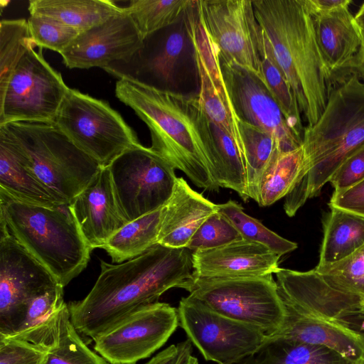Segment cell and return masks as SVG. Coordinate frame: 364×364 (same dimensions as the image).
<instances>
[{"label":"cell","instance_id":"32","mask_svg":"<svg viewBox=\"0 0 364 364\" xmlns=\"http://www.w3.org/2000/svg\"><path fill=\"white\" fill-rule=\"evenodd\" d=\"M191 2L192 0H132L124 9L144 40L174 24Z\"/></svg>","mask_w":364,"mask_h":364},{"label":"cell","instance_id":"20","mask_svg":"<svg viewBox=\"0 0 364 364\" xmlns=\"http://www.w3.org/2000/svg\"><path fill=\"white\" fill-rule=\"evenodd\" d=\"M282 256L259 243L241 239L193 252V275L199 277H251L273 274Z\"/></svg>","mask_w":364,"mask_h":364},{"label":"cell","instance_id":"5","mask_svg":"<svg viewBox=\"0 0 364 364\" xmlns=\"http://www.w3.org/2000/svg\"><path fill=\"white\" fill-rule=\"evenodd\" d=\"M0 222L65 287L87 267L92 250L69 204L46 206L0 192Z\"/></svg>","mask_w":364,"mask_h":364},{"label":"cell","instance_id":"42","mask_svg":"<svg viewBox=\"0 0 364 364\" xmlns=\"http://www.w3.org/2000/svg\"><path fill=\"white\" fill-rule=\"evenodd\" d=\"M328 206L364 217V181L345 191L333 193Z\"/></svg>","mask_w":364,"mask_h":364},{"label":"cell","instance_id":"1","mask_svg":"<svg viewBox=\"0 0 364 364\" xmlns=\"http://www.w3.org/2000/svg\"><path fill=\"white\" fill-rule=\"evenodd\" d=\"M115 95L146 124L153 151L183 172L197 187L219 191L223 166L211 122L198 95L120 79Z\"/></svg>","mask_w":364,"mask_h":364},{"label":"cell","instance_id":"29","mask_svg":"<svg viewBox=\"0 0 364 364\" xmlns=\"http://www.w3.org/2000/svg\"><path fill=\"white\" fill-rule=\"evenodd\" d=\"M243 162L250 198L257 199L259 185L269 165L280 154L277 139L267 132L239 119Z\"/></svg>","mask_w":364,"mask_h":364},{"label":"cell","instance_id":"6","mask_svg":"<svg viewBox=\"0 0 364 364\" xmlns=\"http://www.w3.org/2000/svg\"><path fill=\"white\" fill-rule=\"evenodd\" d=\"M0 135L61 204L70 203L102 168L54 123H10L0 126Z\"/></svg>","mask_w":364,"mask_h":364},{"label":"cell","instance_id":"13","mask_svg":"<svg viewBox=\"0 0 364 364\" xmlns=\"http://www.w3.org/2000/svg\"><path fill=\"white\" fill-rule=\"evenodd\" d=\"M61 285L0 223V336L16 334L28 304Z\"/></svg>","mask_w":364,"mask_h":364},{"label":"cell","instance_id":"23","mask_svg":"<svg viewBox=\"0 0 364 364\" xmlns=\"http://www.w3.org/2000/svg\"><path fill=\"white\" fill-rule=\"evenodd\" d=\"M218 209V204L194 191L183 177H177L173 193L162 208L158 244L186 247L201 224Z\"/></svg>","mask_w":364,"mask_h":364},{"label":"cell","instance_id":"16","mask_svg":"<svg viewBox=\"0 0 364 364\" xmlns=\"http://www.w3.org/2000/svg\"><path fill=\"white\" fill-rule=\"evenodd\" d=\"M183 20L192 43L200 88L198 96L203 109L210 121L234 141L242 157L239 119L224 80L218 52L196 10L187 11Z\"/></svg>","mask_w":364,"mask_h":364},{"label":"cell","instance_id":"9","mask_svg":"<svg viewBox=\"0 0 364 364\" xmlns=\"http://www.w3.org/2000/svg\"><path fill=\"white\" fill-rule=\"evenodd\" d=\"M120 211L129 223L162 208L171 198L175 168L150 147L139 144L108 166Z\"/></svg>","mask_w":364,"mask_h":364},{"label":"cell","instance_id":"28","mask_svg":"<svg viewBox=\"0 0 364 364\" xmlns=\"http://www.w3.org/2000/svg\"><path fill=\"white\" fill-rule=\"evenodd\" d=\"M162 208L127 223L108 240L102 249L112 262L134 259L158 244Z\"/></svg>","mask_w":364,"mask_h":364},{"label":"cell","instance_id":"14","mask_svg":"<svg viewBox=\"0 0 364 364\" xmlns=\"http://www.w3.org/2000/svg\"><path fill=\"white\" fill-rule=\"evenodd\" d=\"M179 320L177 308L156 302L142 307L96 338L94 349L111 364H135L162 347Z\"/></svg>","mask_w":364,"mask_h":364},{"label":"cell","instance_id":"8","mask_svg":"<svg viewBox=\"0 0 364 364\" xmlns=\"http://www.w3.org/2000/svg\"><path fill=\"white\" fill-rule=\"evenodd\" d=\"M53 123L102 168L140 144L133 129L108 103L75 89L70 88Z\"/></svg>","mask_w":364,"mask_h":364},{"label":"cell","instance_id":"34","mask_svg":"<svg viewBox=\"0 0 364 364\" xmlns=\"http://www.w3.org/2000/svg\"><path fill=\"white\" fill-rule=\"evenodd\" d=\"M33 45L28 21L20 18L0 22V95L18 63Z\"/></svg>","mask_w":364,"mask_h":364},{"label":"cell","instance_id":"33","mask_svg":"<svg viewBox=\"0 0 364 364\" xmlns=\"http://www.w3.org/2000/svg\"><path fill=\"white\" fill-rule=\"evenodd\" d=\"M262 75L289 127L295 134L302 139L304 127L302 125L301 113L297 101L288 81L274 58L264 34L262 53Z\"/></svg>","mask_w":364,"mask_h":364},{"label":"cell","instance_id":"3","mask_svg":"<svg viewBox=\"0 0 364 364\" xmlns=\"http://www.w3.org/2000/svg\"><path fill=\"white\" fill-rule=\"evenodd\" d=\"M255 14L307 126L316 124L336 82L306 0H255Z\"/></svg>","mask_w":364,"mask_h":364},{"label":"cell","instance_id":"26","mask_svg":"<svg viewBox=\"0 0 364 364\" xmlns=\"http://www.w3.org/2000/svg\"><path fill=\"white\" fill-rule=\"evenodd\" d=\"M323 237L318 266L341 261L364 246V217L330 208L323 221Z\"/></svg>","mask_w":364,"mask_h":364},{"label":"cell","instance_id":"44","mask_svg":"<svg viewBox=\"0 0 364 364\" xmlns=\"http://www.w3.org/2000/svg\"><path fill=\"white\" fill-rule=\"evenodd\" d=\"M350 73H355L358 75L361 79L364 80V52L360 57V59L357 63V64L352 69Z\"/></svg>","mask_w":364,"mask_h":364},{"label":"cell","instance_id":"27","mask_svg":"<svg viewBox=\"0 0 364 364\" xmlns=\"http://www.w3.org/2000/svg\"><path fill=\"white\" fill-rule=\"evenodd\" d=\"M237 364H355L325 346L268 337L253 355Z\"/></svg>","mask_w":364,"mask_h":364},{"label":"cell","instance_id":"17","mask_svg":"<svg viewBox=\"0 0 364 364\" xmlns=\"http://www.w3.org/2000/svg\"><path fill=\"white\" fill-rule=\"evenodd\" d=\"M220 65L238 119L272 134L281 153L299 148L302 139L289 127L263 77L234 63L220 60Z\"/></svg>","mask_w":364,"mask_h":364},{"label":"cell","instance_id":"43","mask_svg":"<svg viewBox=\"0 0 364 364\" xmlns=\"http://www.w3.org/2000/svg\"><path fill=\"white\" fill-rule=\"evenodd\" d=\"M310 12H323L349 6L350 0H306Z\"/></svg>","mask_w":364,"mask_h":364},{"label":"cell","instance_id":"24","mask_svg":"<svg viewBox=\"0 0 364 364\" xmlns=\"http://www.w3.org/2000/svg\"><path fill=\"white\" fill-rule=\"evenodd\" d=\"M0 192L14 199L33 204L46 206L61 204L24 164L12 145L1 135Z\"/></svg>","mask_w":364,"mask_h":364},{"label":"cell","instance_id":"41","mask_svg":"<svg viewBox=\"0 0 364 364\" xmlns=\"http://www.w3.org/2000/svg\"><path fill=\"white\" fill-rule=\"evenodd\" d=\"M192 345L188 338L172 344L145 364H198V358L193 355Z\"/></svg>","mask_w":364,"mask_h":364},{"label":"cell","instance_id":"30","mask_svg":"<svg viewBox=\"0 0 364 364\" xmlns=\"http://www.w3.org/2000/svg\"><path fill=\"white\" fill-rule=\"evenodd\" d=\"M90 349L70 319L68 304L59 311L53 335L42 364H109Z\"/></svg>","mask_w":364,"mask_h":364},{"label":"cell","instance_id":"37","mask_svg":"<svg viewBox=\"0 0 364 364\" xmlns=\"http://www.w3.org/2000/svg\"><path fill=\"white\" fill-rule=\"evenodd\" d=\"M242 239L232 223L218 209L201 224L189 241L191 252L216 248Z\"/></svg>","mask_w":364,"mask_h":364},{"label":"cell","instance_id":"10","mask_svg":"<svg viewBox=\"0 0 364 364\" xmlns=\"http://www.w3.org/2000/svg\"><path fill=\"white\" fill-rule=\"evenodd\" d=\"M36 45L26 52L0 95V126L14 122L53 123L70 90Z\"/></svg>","mask_w":364,"mask_h":364},{"label":"cell","instance_id":"39","mask_svg":"<svg viewBox=\"0 0 364 364\" xmlns=\"http://www.w3.org/2000/svg\"><path fill=\"white\" fill-rule=\"evenodd\" d=\"M47 346L15 336H0V364H42Z\"/></svg>","mask_w":364,"mask_h":364},{"label":"cell","instance_id":"31","mask_svg":"<svg viewBox=\"0 0 364 364\" xmlns=\"http://www.w3.org/2000/svg\"><path fill=\"white\" fill-rule=\"evenodd\" d=\"M305 156L302 144L280 154L271 162L262 176L257 199L261 207L269 206L286 197L304 177Z\"/></svg>","mask_w":364,"mask_h":364},{"label":"cell","instance_id":"22","mask_svg":"<svg viewBox=\"0 0 364 364\" xmlns=\"http://www.w3.org/2000/svg\"><path fill=\"white\" fill-rule=\"evenodd\" d=\"M285 306L282 327L268 337H280L327 347L355 364H364V336L338 323Z\"/></svg>","mask_w":364,"mask_h":364},{"label":"cell","instance_id":"11","mask_svg":"<svg viewBox=\"0 0 364 364\" xmlns=\"http://www.w3.org/2000/svg\"><path fill=\"white\" fill-rule=\"evenodd\" d=\"M179 326L205 360L237 364L267 341L261 330L222 315L190 296L177 308Z\"/></svg>","mask_w":364,"mask_h":364},{"label":"cell","instance_id":"2","mask_svg":"<svg viewBox=\"0 0 364 364\" xmlns=\"http://www.w3.org/2000/svg\"><path fill=\"white\" fill-rule=\"evenodd\" d=\"M188 248L156 244L119 264L100 259V274L88 294L68 304L73 326L93 341L138 309L158 302L171 288L185 289L193 278Z\"/></svg>","mask_w":364,"mask_h":364},{"label":"cell","instance_id":"21","mask_svg":"<svg viewBox=\"0 0 364 364\" xmlns=\"http://www.w3.org/2000/svg\"><path fill=\"white\" fill-rule=\"evenodd\" d=\"M310 13L328 66L336 75L342 72L350 73L364 51V31L349 6Z\"/></svg>","mask_w":364,"mask_h":364},{"label":"cell","instance_id":"35","mask_svg":"<svg viewBox=\"0 0 364 364\" xmlns=\"http://www.w3.org/2000/svg\"><path fill=\"white\" fill-rule=\"evenodd\" d=\"M218 205V210L232 223L242 239L263 245L281 256L297 248L296 243L282 237L247 215L236 201L230 200Z\"/></svg>","mask_w":364,"mask_h":364},{"label":"cell","instance_id":"38","mask_svg":"<svg viewBox=\"0 0 364 364\" xmlns=\"http://www.w3.org/2000/svg\"><path fill=\"white\" fill-rule=\"evenodd\" d=\"M28 24L34 43L40 48L63 52L80 34L60 22L44 16L30 15Z\"/></svg>","mask_w":364,"mask_h":364},{"label":"cell","instance_id":"18","mask_svg":"<svg viewBox=\"0 0 364 364\" xmlns=\"http://www.w3.org/2000/svg\"><path fill=\"white\" fill-rule=\"evenodd\" d=\"M143 38L125 9L104 22L80 33L60 53L68 68H105L137 51Z\"/></svg>","mask_w":364,"mask_h":364},{"label":"cell","instance_id":"45","mask_svg":"<svg viewBox=\"0 0 364 364\" xmlns=\"http://www.w3.org/2000/svg\"><path fill=\"white\" fill-rule=\"evenodd\" d=\"M355 18L360 25V26L364 31V3L361 5L358 11L355 15Z\"/></svg>","mask_w":364,"mask_h":364},{"label":"cell","instance_id":"25","mask_svg":"<svg viewBox=\"0 0 364 364\" xmlns=\"http://www.w3.org/2000/svg\"><path fill=\"white\" fill-rule=\"evenodd\" d=\"M30 15L44 16L74 28L80 33L122 12L110 0H31Z\"/></svg>","mask_w":364,"mask_h":364},{"label":"cell","instance_id":"7","mask_svg":"<svg viewBox=\"0 0 364 364\" xmlns=\"http://www.w3.org/2000/svg\"><path fill=\"white\" fill-rule=\"evenodd\" d=\"M218 313L254 326L267 336L282 327L286 309L272 274L251 277H199L185 289Z\"/></svg>","mask_w":364,"mask_h":364},{"label":"cell","instance_id":"12","mask_svg":"<svg viewBox=\"0 0 364 364\" xmlns=\"http://www.w3.org/2000/svg\"><path fill=\"white\" fill-rule=\"evenodd\" d=\"M199 18L220 60L262 76L264 34L250 0L196 1Z\"/></svg>","mask_w":364,"mask_h":364},{"label":"cell","instance_id":"40","mask_svg":"<svg viewBox=\"0 0 364 364\" xmlns=\"http://www.w3.org/2000/svg\"><path fill=\"white\" fill-rule=\"evenodd\" d=\"M364 181V144L355 149L333 174V193L345 191Z\"/></svg>","mask_w":364,"mask_h":364},{"label":"cell","instance_id":"4","mask_svg":"<svg viewBox=\"0 0 364 364\" xmlns=\"http://www.w3.org/2000/svg\"><path fill=\"white\" fill-rule=\"evenodd\" d=\"M315 124L304 129V177L285 197L286 214L294 216L355 149L364 144V80L353 73L337 77Z\"/></svg>","mask_w":364,"mask_h":364},{"label":"cell","instance_id":"36","mask_svg":"<svg viewBox=\"0 0 364 364\" xmlns=\"http://www.w3.org/2000/svg\"><path fill=\"white\" fill-rule=\"evenodd\" d=\"M314 269L333 288L364 300V246L341 261Z\"/></svg>","mask_w":364,"mask_h":364},{"label":"cell","instance_id":"15","mask_svg":"<svg viewBox=\"0 0 364 364\" xmlns=\"http://www.w3.org/2000/svg\"><path fill=\"white\" fill-rule=\"evenodd\" d=\"M275 275L279 294L286 306L338 323L363 335L364 300L361 298L333 288L314 269L299 272L279 268Z\"/></svg>","mask_w":364,"mask_h":364},{"label":"cell","instance_id":"19","mask_svg":"<svg viewBox=\"0 0 364 364\" xmlns=\"http://www.w3.org/2000/svg\"><path fill=\"white\" fill-rule=\"evenodd\" d=\"M70 208L91 250L102 248L127 223L117 203L108 167L100 170Z\"/></svg>","mask_w":364,"mask_h":364}]
</instances>
